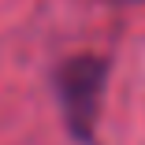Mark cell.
<instances>
[{
	"label": "cell",
	"mask_w": 145,
	"mask_h": 145,
	"mask_svg": "<svg viewBox=\"0 0 145 145\" xmlns=\"http://www.w3.org/2000/svg\"><path fill=\"white\" fill-rule=\"evenodd\" d=\"M104 78H108V63L97 60V56H74L56 74V93H60L63 119L78 141H93L101 97H104Z\"/></svg>",
	"instance_id": "obj_1"
}]
</instances>
